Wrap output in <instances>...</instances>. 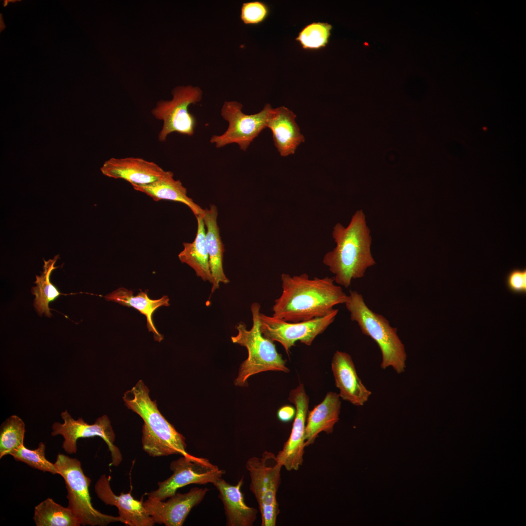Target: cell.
<instances>
[{
    "label": "cell",
    "instance_id": "17",
    "mask_svg": "<svg viewBox=\"0 0 526 526\" xmlns=\"http://www.w3.org/2000/svg\"><path fill=\"white\" fill-rule=\"evenodd\" d=\"M110 178L124 180L131 185H146L160 178L165 170L153 162L139 157L111 158L100 168Z\"/></svg>",
    "mask_w": 526,
    "mask_h": 526
},
{
    "label": "cell",
    "instance_id": "21",
    "mask_svg": "<svg viewBox=\"0 0 526 526\" xmlns=\"http://www.w3.org/2000/svg\"><path fill=\"white\" fill-rule=\"evenodd\" d=\"M173 173L165 170L158 179L146 185H131L134 190L149 196L155 201L170 200L186 205L195 216L203 217L204 209L187 195V189L179 180L173 178Z\"/></svg>",
    "mask_w": 526,
    "mask_h": 526
},
{
    "label": "cell",
    "instance_id": "12",
    "mask_svg": "<svg viewBox=\"0 0 526 526\" xmlns=\"http://www.w3.org/2000/svg\"><path fill=\"white\" fill-rule=\"evenodd\" d=\"M60 416L63 422H56L53 424L51 435L63 436L62 447L66 453L76 452L78 439L99 436L106 443L111 452L112 461L110 465L117 466L120 464L122 456L119 448L114 444L115 434L107 415L98 417L92 424H88L82 418L75 420L67 410L62 412Z\"/></svg>",
    "mask_w": 526,
    "mask_h": 526
},
{
    "label": "cell",
    "instance_id": "23",
    "mask_svg": "<svg viewBox=\"0 0 526 526\" xmlns=\"http://www.w3.org/2000/svg\"><path fill=\"white\" fill-rule=\"evenodd\" d=\"M139 290L140 292L134 296L132 291L120 287L107 294L104 296V298L107 301H112L123 306L132 307L145 316L149 331L153 333L155 340L160 342L163 339V336L156 329L152 320V316L159 307L170 305L169 298L167 296H163L160 299L152 300L149 298L147 291Z\"/></svg>",
    "mask_w": 526,
    "mask_h": 526
},
{
    "label": "cell",
    "instance_id": "19",
    "mask_svg": "<svg viewBox=\"0 0 526 526\" xmlns=\"http://www.w3.org/2000/svg\"><path fill=\"white\" fill-rule=\"evenodd\" d=\"M296 114L282 106L271 108L266 128L272 133L274 144L282 156L295 153L298 146L304 142V137L295 122Z\"/></svg>",
    "mask_w": 526,
    "mask_h": 526
},
{
    "label": "cell",
    "instance_id": "14",
    "mask_svg": "<svg viewBox=\"0 0 526 526\" xmlns=\"http://www.w3.org/2000/svg\"><path fill=\"white\" fill-rule=\"evenodd\" d=\"M209 489L194 487L185 493H176L166 502L148 496L144 506L155 524L182 526L193 507L204 499Z\"/></svg>",
    "mask_w": 526,
    "mask_h": 526
},
{
    "label": "cell",
    "instance_id": "7",
    "mask_svg": "<svg viewBox=\"0 0 526 526\" xmlns=\"http://www.w3.org/2000/svg\"><path fill=\"white\" fill-rule=\"evenodd\" d=\"M245 468L250 477L249 489L258 504L262 526H275L280 513L277 494L281 484L282 466L273 452L249 458Z\"/></svg>",
    "mask_w": 526,
    "mask_h": 526
},
{
    "label": "cell",
    "instance_id": "8",
    "mask_svg": "<svg viewBox=\"0 0 526 526\" xmlns=\"http://www.w3.org/2000/svg\"><path fill=\"white\" fill-rule=\"evenodd\" d=\"M171 93L170 100L158 101L151 111L154 118L163 121L158 135L160 142L165 141L172 132L192 136L196 125V118L189 113L188 107L201 100L202 90L191 85L182 86L174 88Z\"/></svg>",
    "mask_w": 526,
    "mask_h": 526
},
{
    "label": "cell",
    "instance_id": "30",
    "mask_svg": "<svg viewBox=\"0 0 526 526\" xmlns=\"http://www.w3.org/2000/svg\"><path fill=\"white\" fill-rule=\"evenodd\" d=\"M269 14V7L265 3L259 1L246 2L242 6L240 18L245 24L257 25L264 21Z\"/></svg>",
    "mask_w": 526,
    "mask_h": 526
},
{
    "label": "cell",
    "instance_id": "32",
    "mask_svg": "<svg viewBox=\"0 0 526 526\" xmlns=\"http://www.w3.org/2000/svg\"><path fill=\"white\" fill-rule=\"evenodd\" d=\"M295 414L296 409L291 405L282 406L277 413L278 419L284 423L291 421L295 417Z\"/></svg>",
    "mask_w": 526,
    "mask_h": 526
},
{
    "label": "cell",
    "instance_id": "31",
    "mask_svg": "<svg viewBox=\"0 0 526 526\" xmlns=\"http://www.w3.org/2000/svg\"><path fill=\"white\" fill-rule=\"evenodd\" d=\"M506 285L508 290L517 294L526 293V269L515 268L511 270L506 278Z\"/></svg>",
    "mask_w": 526,
    "mask_h": 526
},
{
    "label": "cell",
    "instance_id": "25",
    "mask_svg": "<svg viewBox=\"0 0 526 526\" xmlns=\"http://www.w3.org/2000/svg\"><path fill=\"white\" fill-rule=\"evenodd\" d=\"M59 255H56L53 259L44 261L43 271L40 276L36 275V280L34 283L36 286L32 288L31 292L35 296L33 306L40 316L43 314L50 317L52 315L50 311L49 304L54 301L60 295H67L61 293L57 288L50 282V276L52 272L59 266H54Z\"/></svg>",
    "mask_w": 526,
    "mask_h": 526
},
{
    "label": "cell",
    "instance_id": "26",
    "mask_svg": "<svg viewBox=\"0 0 526 526\" xmlns=\"http://www.w3.org/2000/svg\"><path fill=\"white\" fill-rule=\"evenodd\" d=\"M33 520L37 526H79L76 516L65 507L47 498L37 505Z\"/></svg>",
    "mask_w": 526,
    "mask_h": 526
},
{
    "label": "cell",
    "instance_id": "29",
    "mask_svg": "<svg viewBox=\"0 0 526 526\" xmlns=\"http://www.w3.org/2000/svg\"><path fill=\"white\" fill-rule=\"evenodd\" d=\"M331 29L327 23L313 22L303 28L296 39L304 49H319L328 44Z\"/></svg>",
    "mask_w": 526,
    "mask_h": 526
},
{
    "label": "cell",
    "instance_id": "2",
    "mask_svg": "<svg viewBox=\"0 0 526 526\" xmlns=\"http://www.w3.org/2000/svg\"><path fill=\"white\" fill-rule=\"evenodd\" d=\"M332 236L336 246L324 255L322 262L334 274L335 282L348 288L352 280L363 277L367 268L376 264L371 252L370 231L363 211L357 210L346 227L337 224Z\"/></svg>",
    "mask_w": 526,
    "mask_h": 526
},
{
    "label": "cell",
    "instance_id": "13",
    "mask_svg": "<svg viewBox=\"0 0 526 526\" xmlns=\"http://www.w3.org/2000/svg\"><path fill=\"white\" fill-rule=\"evenodd\" d=\"M288 400L294 404L296 414L290 436L276 455L278 462L287 471L298 470L303 462L305 429L309 398L302 383L289 393Z\"/></svg>",
    "mask_w": 526,
    "mask_h": 526
},
{
    "label": "cell",
    "instance_id": "3",
    "mask_svg": "<svg viewBox=\"0 0 526 526\" xmlns=\"http://www.w3.org/2000/svg\"><path fill=\"white\" fill-rule=\"evenodd\" d=\"M149 390L139 380L123 397L127 407L143 420L142 444L143 450L151 457L172 454L187 455L185 437L161 413L155 401L149 395Z\"/></svg>",
    "mask_w": 526,
    "mask_h": 526
},
{
    "label": "cell",
    "instance_id": "15",
    "mask_svg": "<svg viewBox=\"0 0 526 526\" xmlns=\"http://www.w3.org/2000/svg\"><path fill=\"white\" fill-rule=\"evenodd\" d=\"M110 476L102 474L94 485L98 498L106 505L113 506L118 510L122 523L128 526H153L155 523L144 506L142 499H134L130 492L117 495L110 486Z\"/></svg>",
    "mask_w": 526,
    "mask_h": 526
},
{
    "label": "cell",
    "instance_id": "22",
    "mask_svg": "<svg viewBox=\"0 0 526 526\" xmlns=\"http://www.w3.org/2000/svg\"><path fill=\"white\" fill-rule=\"evenodd\" d=\"M218 210L215 205L204 209L203 218L206 226V244L208 253L210 269L213 279L211 293L219 288L220 284H227L229 279L225 274L223 269V257L225 251L217 225Z\"/></svg>",
    "mask_w": 526,
    "mask_h": 526
},
{
    "label": "cell",
    "instance_id": "24",
    "mask_svg": "<svg viewBox=\"0 0 526 526\" xmlns=\"http://www.w3.org/2000/svg\"><path fill=\"white\" fill-rule=\"evenodd\" d=\"M196 217L197 230L195 238L192 243H183L184 249L178 254V258L182 263L191 267L197 277L203 281L212 283L213 279L206 244L205 225L202 216Z\"/></svg>",
    "mask_w": 526,
    "mask_h": 526
},
{
    "label": "cell",
    "instance_id": "9",
    "mask_svg": "<svg viewBox=\"0 0 526 526\" xmlns=\"http://www.w3.org/2000/svg\"><path fill=\"white\" fill-rule=\"evenodd\" d=\"M243 105L236 101H225L221 108L222 117L228 123L227 130L222 134L213 135L210 142L217 148L235 143L240 150L245 151L250 143L266 128L270 104H266L260 112L246 114L242 111Z\"/></svg>",
    "mask_w": 526,
    "mask_h": 526
},
{
    "label": "cell",
    "instance_id": "1",
    "mask_svg": "<svg viewBox=\"0 0 526 526\" xmlns=\"http://www.w3.org/2000/svg\"><path fill=\"white\" fill-rule=\"evenodd\" d=\"M282 293L274 301L273 316L292 322L324 317L335 305L345 304L348 296L333 277L310 279L306 273L281 277Z\"/></svg>",
    "mask_w": 526,
    "mask_h": 526
},
{
    "label": "cell",
    "instance_id": "18",
    "mask_svg": "<svg viewBox=\"0 0 526 526\" xmlns=\"http://www.w3.org/2000/svg\"><path fill=\"white\" fill-rule=\"evenodd\" d=\"M244 484L242 477L236 485H232L222 478L212 484L219 491V498L224 506L227 526H252L257 519L258 510L248 506L242 491Z\"/></svg>",
    "mask_w": 526,
    "mask_h": 526
},
{
    "label": "cell",
    "instance_id": "27",
    "mask_svg": "<svg viewBox=\"0 0 526 526\" xmlns=\"http://www.w3.org/2000/svg\"><path fill=\"white\" fill-rule=\"evenodd\" d=\"M25 431L23 421L16 415L3 422L0 429V458L23 445Z\"/></svg>",
    "mask_w": 526,
    "mask_h": 526
},
{
    "label": "cell",
    "instance_id": "11",
    "mask_svg": "<svg viewBox=\"0 0 526 526\" xmlns=\"http://www.w3.org/2000/svg\"><path fill=\"white\" fill-rule=\"evenodd\" d=\"M338 312V309H334L324 317L296 322L284 321L260 313V329L264 337L281 344L288 354L290 349L297 341L311 345L316 338L333 322Z\"/></svg>",
    "mask_w": 526,
    "mask_h": 526
},
{
    "label": "cell",
    "instance_id": "4",
    "mask_svg": "<svg viewBox=\"0 0 526 526\" xmlns=\"http://www.w3.org/2000/svg\"><path fill=\"white\" fill-rule=\"evenodd\" d=\"M345 304L351 319L357 322L362 333L370 337L379 347L382 354L381 368L391 367L397 374L404 372L407 354L397 334V328L392 327L383 316L371 310L362 296L356 291H350Z\"/></svg>",
    "mask_w": 526,
    "mask_h": 526
},
{
    "label": "cell",
    "instance_id": "6",
    "mask_svg": "<svg viewBox=\"0 0 526 526\" xmlns=\"http://www.w3.org/2000/svg\"><path fill=\"white\" fill-rule=\"evenodd\" d=\"M54 464L58 474L65 481L67 507L74 513L80 525L105 526L112 523L122 522L119 516L103 513L93 507L89 489L91 480L84 474L78 459L58 453Z\"/></svg>",
    "mask_w": 526,
    "mask_h": 526
},
{
    "label": "cell",
    "instance_id": "28",
    "mask_svg": "<svg viewBox=\"0 0 526 526\" xmlns=\"http://www.w3.org/2000/svg\"><path fill=\"white\" fill-rule=\"evenodd\" d=\"M45 449V445L43 442H40L38 448L34 450L29 449L22 445L12 451L9 455L12 456L16 461L24 463L34 469L58 474L55 464L46 458Z\"/></svg>",
    "mask_w": 526,
    "mask_h": 526
},
{
    "label": "cell",
    "instance_id": "10",
    "mask_svg": "<svg viewBox=\"0 0 526 526\" xmlns=\"http://www.w3.org/2000/svg\"><path fill=\"white\" fill-rule=\"evenodd\" d=\"M172 474L158 483V488L148 496L164 501L176 494L181 488L190 484H213L222 478L225 471L212 464L207 458L188 454L172 461L169 466Z\"/></svg>",
    "mask_w": 526,
    "mask_h": 526
},
{
    "label": "cell",
    "instance_id": "20",
    "mask_svg": "<svg viewBox=\"0 0 526 526\" xmlns=\"http://www.w3.org/2000/svg\"><path fill=\"white\" fill-rule=\"evenodd\" d=\"M341 401L339 394L328 392L324 399L308 411L305 429V447L313 444L321 432L331 433L338 421Z\"/></svg>",
    "mask_w": 526,
    "mask_h": 526
},
{
    "label": "cell",
    "instance_id": "16",
    "mask_svg": "<svg viewBox=\"0 0 526 526\" xmlns=\"http://www.w3.org/2000/svg\"><path fill=\"white\" fill-rule=\"evenodd\" d=\"M331 369L340 398L354 405L363 406L372 393L358 377L350 355L337 351L332 359Z\"/></svg>",
    "mask_w": 526,
    "mask_h": 526
},
{
    "label": "cell",
    "instance_id": "5",
    "mask_svg": "<svg viewBox=\"0 0 526 526\" xmlns=\"http://www.w3.org/2000/svg\"><path fill=\"white\" fill-rule=\"evenodd\" d=\"M261 305L258 302L251 304L250 310L252 325L248 330L243 322L235 326L238 334L231 337L232 342L245 347L247 358L241 364L238 376L234 381L236 386H247V380L251 376L259 373L273 371L288 373L281 354L276 348L274 342L266 338L260 329L259 316Z\"/></svg>",
    "mask_w": 526,
    "mask_h": 526
}]
</instances>
